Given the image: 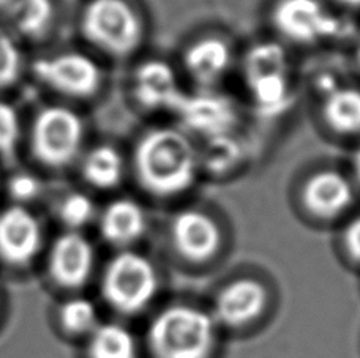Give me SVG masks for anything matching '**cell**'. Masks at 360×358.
I'll return each mask as SVG.
<instances>
[{"mask_svg":"<svg viewBox=\"0 0 360 358\" xmlns=\"http://www.w3.org/2000/svg\"><path fill=\"white\" fill-rule=\"evenodd\" d=\"M59 322L67 333L90 335L98 327V311L90 300L76 297L60 306Z\"/></svg>","mask_w":360,"mask_h":358,"instance_id":"cell-22","label":"cell"},{"mask_svg":"<svg viewBox=\"0 0 360 358\" xmlns=\"http://www.w3.org/2000/svg\"><path fill=\"white\" fill-rule=\"evenodd\" d=\"M345 241L346 246L349 249V253L354 256V258L360 259V218L351 221V225L346 229Z\"/></svg>","mask_w":360,"mask_h":358,"instance_id":"cell-27","label":"cell"},{"mask_svg":"<svg viewBox=\"0 0 360 358\" xmlns=\"http://www.w3.org/2000/svg\"><path fill=\"white\" fill-rule=\"evenodd\" d=\"M34 74L43 84L68 97L86 98L101 84V72L84 54L68 53L34 63Z\"/></svg>","mask_w":360,"mask_h":358,"instance_id":"cell-8","label":"cell"},{"mask_svg":"<svg viewBox=\"0 0 360 358\" xmlns=\"http://www.w3.org/2000/svg\"><path fill=\"white\" fill-rule=\"evenodd\" d=\"M245 78L261 112L278 114L289 105V63L280 44L262 43L252 48L245 59Z\"/></svg>","mask_w":360,"mask_h":358,"instance_id":"cell-5","label":"cell"},{"mask_svg":"<svg viewBox=\"0 0 360 358\" xmlns=\"http://www.w3.org/2000/svg\"><path fill=\"white\" fill-rule=\"evenodd\" d=\"M134 95L149 110H176L184 97L179 91L176 73L162 60H149L136 69Z\"/></svg>","mask_w":360,"mask_h":358,"instance_id":"cell-12","label":"cell"},{"mask_svg":"<svg viewBox=\"0 0 360 358\" xmlns=\"http://www.w3.org/2000/svg\"><path fill=\"white\" fill-rule=\"evenodd\" d=\"M324 117L330 128L352 134L360 131V92L356 88H333L324 100Z\"/></svg>","mask_w":360,"mask_h":358,"instance_id":"cell-19","label":"cell"},{"mask_svg":"<svg viewBox=\"0 0 360 358\" xmlns=\"http://www.w3.org/2000/svg\"><path fill=\"white\" fill-rule=\"evenodd\" d=\"M54 8L51 0H11L10 22L25 38H41L51 27Z\"/></svg>","mask_w":360,"mask_h":358,"instance_id":"cell-18","label":"cell"},{"mask_svg":"<svg viewBox=\"0 0 360 358\" xmlns=\"http://www.w3.org/2000/svg\"><path fill=\"white\" fill-rule=\"evenodd\" d=\"M38 191H40V182L30 174H16L8 182V193L18 202L32 201Z\"/></svg>","mask_w":360,"mask_h":358,"instance_id":"cell-26","label":"cell"},{"mask_svg":"<svg viewBox=\"0 0 360 358\" xmlns=\"http://www.w3.org/2000/svg\"><path fill=\"white\" fill-rule=\"evenodd\" d=\"M176 110L186 124L202 133H221L234 117L229 101L214 95L182 97Z\"/></svg>","mask_w":360,"mask_h":358,"instance_id":"cell-15","label":"cell"},{"mask_svg":"<svg viewBox=\"0 0 360 358\" xmlns=\"http://www.w3.org/2000/svg\"><path fill=\"white\" fill-rule=\"evenodd\" d=\"M231 62L228 44L220 38H202L185 54V67L201 84H214L226 72Z\"/></svg>","mask_w":360,"mask_h":358,"instance_id":"cell-17","label":"cell"},{"mask_svg":"<svg viewBox=\"0 0 360 358\" xmlns=\"http://www.w3.org/2000/svg\"><path fill=\"white\" fill-rule=\"evenodd\" d=\"M157 289L155 270L144 256L127 251L109 262L101 291L114 310L125 314L138 312L150 302Z\"/></svg>","mask_w":360,"mask_h":358,"instance_id":"cell-4","label":"cell"},{"mask_svg":"<svg viewBox=\"0 0 360 358\" xmlns=\"http://www.w3.org/2000/svg\"><path fill=\"white\" fill-rule=\"evenodd\" d=\"M95 206L89 196L72 193L63 197L59 206V218L68 229L76 231L94 218Z\"/></svg>","mask_w":360,"mask_h":358,"instance_id":"cell-23","label":"cell"},{"mask_svg":"<svg viewBox=\"0 0 360 358\" xmlns=\"http://www.w3.org/2000/svg\"><path fill=\"white\" fill-rule=\"evenodd\" d=\"M10 2H11V0H0V8H4V6L10 5Z\"/></svg>","mask_w":360,"mask_h":358,"instance_id":"cell-30","label":"cell"},{"mask_svg":"<svg viewBox=\"0 0 360 358\" xmlns=\"http://www.w3.org/2000/svg\"><path fill=\"white\" fill-rule=\"evenodd\" d=\"M338 2H342L348 6H360V0H338Z\"/></svg>","mask_w":360,"mask_h":358,"instance_id":"cell-28","label":"cell"},{"mask_svg":"<svg viewBox=\"0 0 360 358\" xmlns=\"http://www.w3.org/2000/svg\"><path fill=\"white\" fill-rule=\"evenodd\" d=\"M349 182L337 172L324 171L308 178L304 190V202L311 213L330 218L342 213L352 202Z\"/></svg>","mask_w":360,"mask_h":358,"instance_id":"cell-13","label":"cell"},{"mask_svg":"<svg viewBox=\"0 0 360 358\" xmlns=\"http://www.w3.org/2000/svg\"><path fill=\"white\" fill-rule=\"evenodd\" d=\"M357 57H359V63H360V44H359V51H357Z\"/></svg>","mask_w":360,"mask_h":358,"instance_id":"cell-31","label":"cell"},{"mask_svg":"<svg viewBox=\"0 0 360 358\" xmlns=\"http://www.w3.org/2000/svg\"><path fill=\"white\" fill-rule=\"evenodd\" d=\"M81 119L62 106H49L40 111L32 125V153L48 168H63L78 155L82 142Z\"/></svg>","mask_w":360,"mask_h":358,"instance_id":"cell-6","label":"cell"},{"mask_svg":"<svg viewBox=\"0 0 360 358\" xmlns=\"http://www.w3.org/2000/svg\"><path fill=\"white\" fill-rule=\"evenodd\" d=\"M172 240L185 258L204 260L218 248L220 231L210 216L196 210H185L172 223Z\"/></svg>","mask_w":360,"mask_h":358,"instance_id":"cell-11","label":"cell"},{"mask_svg":"<svg viewBox=\"0 0 360 358\" xmlns=\"http://www.w3.org/2000/svg\"><path fill=\"white\" fill-rule=\"evenodd\" d=\"M100 231L112 245H128L146 231L144 210L131 199L114 201L101 215Z\"/></svg>","mask_w":360,"mask_h":358,"instance_id":"cell-16","label":"cell"},{"mask_svg":"<svg viewBox=\"0 0 360 358\" xmlns=\"http://www.w3.org/2000/svg\"><path fill=\"white\" fill-rule=\"evenodd\" d=\"M150 346L158 358H205L215 343L209 314L190 306H171L153 321Z\"/></svg>","mask_w":360,"mask_h":358,"instance_id":"cell-2","label":"cell"},{"mask_svg":"<svg viewBox=\"0 0 360 358\" xmlns=\"http://www.w3.org/2000/svg\"><path fill=\"white\" fill-rule=\"evenodd\" d=\"M19 139V119L10 105L0 101V155L5 159L15 157Z\"/></svg>","mask_w":360,"mask_h":358,"instance_id":"cell-25","label":"cell"},{"mask_svg":"<svg viewBox=\"0 0 360 358\" xmlns=\"http://www.w3.org/2000/svg\"><path fill=\"white\" fill-rule=\"evenodd\" d=\"M87 40L111 55H128L143 40V22L125 0H92L82 15Z\"/></svg>","mask_w":360,"mask_h":358,"instance_id":"cell-3","label":"cell"},{"mask_svg":"<svg viewBox=\"0 0 360 358\" xmlns=\"http://www.w3.org/2000/svg\"><path fill=\"white\" fill-rule=\"evenodd\" d=\"M266 292L252 279H240L228 286L217 300V316L228 325H242L264 310Z\"/></svg>","mask_w":360,"mask_h":358,"instance_id":"cell-14","label":"cell"},{"mask_svg":"<svg viewBox=\"0 0 360 358\" xmlns=\"http://www.w3.org/2000/svg\"><path fill=\"white\" fill-rule=\"evenodd\" d=\"M354 166H356V172H357V177H359V180H360V149H359V152H357V155H356V163H354Z\"/></svg>","mask_w":360,"mask_h":358,"instance_id":"cell-29","label":"cell"},{"mask_svg":"<svg viewBox=\"0 0 360 358\" xmlns=\"http://www.w3.org/2000/svg\"><path fill=\"white\" fill-rule=\"evenodd\" d=\"M134 168L144 188L157 196H176L188 190L196 175V153L182 133L160 128L141 139Z\"/></svg>","mask_w":360,"mask_h":358,"instance_id":"cell-1","label":"cell"},{"mask_svg":"<svg viewBox=\"0 0 360 358\" xmlns=\"http://www.w3.org/2000/svg\"><path fill=\"white\" fill-rule=\"evenodd\" d=\"M43 232L37 216L22 206L0 212V260L21 268L35 260L41 251Z\"/></svg>","mask_w":360,"mask_h":358,"instance_id":"cell-9","label":"cell"},{"mask_svg":"<svg viewBox=\"0 0 360 358\" xmlns=\"http://www.w3.org/2000/svg\"><path fill=\"white\" fill-rule=\"evenodd\" d=\"M272 18L280 34L297 43H316L342 30V22L319 0H280Z\"/></svg>","mask_w":360,"mask_h":358,"instance_id":"cell-7","label":"cell"},{"mask_svg":"<svg viewBox=\"0 0 360 358\" xmlns=\"http://www.w3.org/2000/svg\"><path fill=\"white\" fill-rule=\"evenodd\" d=\"M89 358H136L130 331L117 324H103L89 335Z\"/></svg>","mask_w":360,"mask_h":358,"instance_id":"cell-20","label":"cell"},{"mask_svg":"<svg viewBox=\"0 0 360 358\" xmlns=\"http://www.w3.org/2000/svg\"><path fill=\"white\" fill-rule=\"evenodd\" d=\"M22 68V57L16 43L0 30V88L15 84Z\"/></svg>","mask_w":360,"mask_h":358,"instance_id":"cell-24","label":"cell"},{"mask_svg":"<svg viewBox=\"0 0 360 358\" xmlns=\"http://www.w3.org/2000/svg\"><path fill=\"white\" fill-rule=\"evenodd\" d=\"M94 248L76 231L59 235L48 254V274L63 289H79L94 270Z\"/></svg>","mask_w":360,"mask_h":358,"instance_id":"cell-10","label":"cell"},{"mask_svg":"<svg viewBox=\"0 0 360 358\" xmlns=\"http://www.w3.org/2000/svg\"><path fill=\"white\" fill-rule=\"evenodd\" d=\"M124 174V161L119 152L108 145H100L86 157L82 163V175L96 188L109 190L120 182Z\"/></svg>","mask_w":360,"mask_h":358,"instance_id":"cell-21","label":"cell"}]
</instances>
